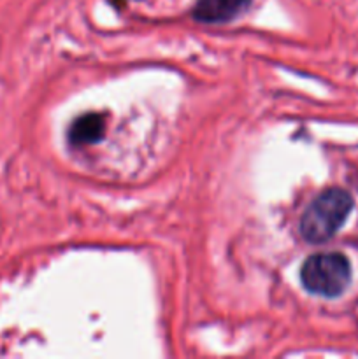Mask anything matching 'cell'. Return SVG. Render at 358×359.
I'll use <instances>...</instances> for the list:
<instances>
[{
  "label": "cell",
  "mask_w": 358,
  "mask_h": 359,
  "mask_svg": "<svg viewBox=\"0 0 358 359\" xmlns=\"http://www.w3.org/2000/svg\"><path fill=\"white\" fill-rule=\"evenodd\" d=\"M353 196L340 188H332L316 196L300 219V233L311 244L330 241L346 223L353 210Z\"/></svg>",
  "instance_id": "obj_1"
},
{
  "label": "cell",
  "mask_w": 358,
  "mask_h": 359,
  "mask_svg": "<svg viewBox=\"0 0 358 359\" xmlns=\"http://www.w3.org/2000/svg\"><path fill=\"white\" fill-rule=\"evenodd\" d=\"M302 286L311 294L337 298L351 283L350 259L340 252H318L309 256L300 269Z\"/></svg>",
  "instance_id": "obj_2"
},
{
  "label": "cell",
  "mask_w": 358,
  "mask_h": 359,
  "mask_svg": "<svg viewBox=\"0 0 358 359\" xmlns=\"http://www.w3.org/2000/svg\"><path fill=\"white\" fill-rule=\"evenodd\" d=\"M251 0H197L193 18L202 23H227L246 13Z\"/></svg>",
  "instance_id": "obj_3"
},
{
  "label": "cell",
  "mask_w": 358,
  "mask_h": 359,
  "mask_svg": "<svg viewBox=\"0 0 358 359\" xmlns=\"http://www.w3.org/2000/svg\"><path fill=\"white\" fill-rule=\"evenodd\" d=\"M105 119L97 112H88L70 125L69 142L72 146H88L104 139Z\"/></svg>",
  "instance_id": "obj_4"
}]
</instances>
